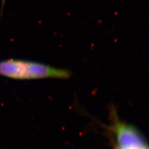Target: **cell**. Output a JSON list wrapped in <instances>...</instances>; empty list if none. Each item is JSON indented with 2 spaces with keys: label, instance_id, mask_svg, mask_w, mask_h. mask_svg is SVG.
<instances>
[{
  "label": "cell",
  "instance_id": "1",
  "mask_svg": "<svg viewBox=\"0 0 149 149\" xmlns=\"http://www.w3.org/2000/svg\"><path fill=\"white\" fill-rule=\"evenodd\" d=\"M0 75L17 80L68 79L71 73L69 70L40 63L11 59L0 61Z\"/></svg>",
  "mask_w": 149,
  "mask_h": 149
},
{
  "label": "cell",
  "instance_id": "2",
  "mask_svg": "<svg viewBox=\"0 0 149 149\" xmlns=\"http://www.w3.org/2000/svg\"><path fill=\"white\" fill-rule=\"evenodd\" d=\"M109 129L113 137V149H149L140 131L131 124L122 122L114 107L110 110Z\"/></svg>",
  "mask_w": 149,
  "mask_h": 149
},
{
  "label": "cell",
  "instance_id": "3",
  "mask_svg": "<svg viewBox=\"0 0 149 149\" xmlns=\"http://www.w3.org/2000/svg\"><path fill=\"white\" fill-rule=\"evenodd\" d=\"M5 1V0H3V1Z\"/></svg>",
  "mask_w": 149,
  "mask_h": 149
}]
</instances>
